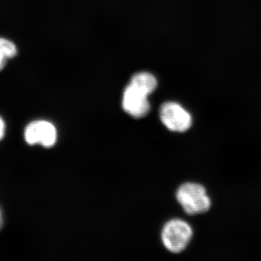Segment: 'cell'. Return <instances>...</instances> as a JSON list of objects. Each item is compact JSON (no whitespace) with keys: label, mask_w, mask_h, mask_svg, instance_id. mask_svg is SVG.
I'll list each match as a JSON object with an SVG mask.
<instances>
[{"label":"cell","mask_w":261,"mask_h":261,"mask_svg":"<svg viewBox=\"0 0 261 261\" xmlns=\"http://www.w3.org/2000/svg\"><path fill=\"white\" fill-rule=\"evenodd\" d=\"M3 226V214H2L1 209H0V229H1L2 227Z\"/></svg>","instance_id":"cell-9"},{"label":"cell","mask_w":261,"mask_h":261,"mask_svg":"<svg viewBox=\"0 0 261 261\" xmlns=\"http://www.w3.org/2000/svg\"><path fill=\"white\" fill-rule=\"evenodd\" d=\"M129 84L149 95L157 88L158 81L151 73L141 72L132 76Z\"/></svg>","instance_id":"cell-6"},{"label":"cell","mask_w":261,"mask_h":261,"mask_svg":"<svg viewBox=\"0 0 261 261\" xmlns=\"http://www.w3.org/2000/svg\"><path fill=\"white\" fill-rule=\"evenodd\" d=\"M24 137L29 145L40 144L43 147L49 148L56 143L58 134L56 127L50 122L36 121L27 126Z\"/></svg>","instance_id":"cell-4"},{"label":"cell","mask_w":261,"mask_h":261,"mask_svg":"<svg viewBox=\"0 0 261 261\" xmlns=\"http://www.w3.org/2000/svg\"><path fill=\"white\" fill-rule=\"evenodd\" d=\"M18 53L14 43L5 38H0V70L4 68L8 59L14 58Z\"/></svg>","instance_id":"cell-7"},{"label":"cell","mask_w":261,"mask_h":261,"mask_svg":"<svg viewBox=\"0 0 261 261\" xmlns=\"http://www.w3.org/2000/svg\"><path fill=\"white\" fill-rule=\"evenodd\" d=\"M193 231L190 224L180 219L168 221L163 228L161 239L163 245L173 253H180L191 242Z\"/></svg>","instance_id":"cell-2"},{"label":"cell","mask_w":261,"mask_h":261,"mask_svg":"<svg viewBox=\"0 0 261 261\" xmlns=\"http://www.w3.org/2000/svg\"><path fill=\"white\" fill-rule=\"evenodd\" d=\"M5 133V124L3 118L0 117V140L3 138Z\"/></svg>","instance_id":"cell-8"},{"label":"cell","mask_w":261,"mask_h":261,"mask_svg":"<svg viewBox=\"0 0 261 261\" xmlns=\"http://www.w3.org/2000/svg\"><path fill=\"white\" fill-rule=\"evenodd\" d=\"M148 94L129 84L124 89L122 106L125 112L134 118H140L148 114L150 105Z\"/></svg>","instance_id":"cell-5"},{"label":"cell","mask_w":261,"mask_h":261,"mask_svg":"<svg viewBox=\"0 0 261 261\" xmlns=\"http://www.w3.org/2000/svg\"><path fill=\"white\" fill-rule=\"evenodd\" d=\"M182 208L190 215L202 214L210 210L211 200L204 186L197 183L184 184L176 192Z\"/></svg>","instance_id":"cell-1"},{"label":"cell","mask_w":261,"mask_h":261,"mask_svg":"<svg viewBox=\"0 0 261 261\" xmlns=\"http://www.w3.org/2000/svg\"><path fill=\"white\" fill-rule=\"evenodd\" d=\"M161 122L168 130L183 133L191 128V114L181 105L174 102L164 103L160 110Z\"/></svg>","instance_id":"cell-3"}]
</instances>
